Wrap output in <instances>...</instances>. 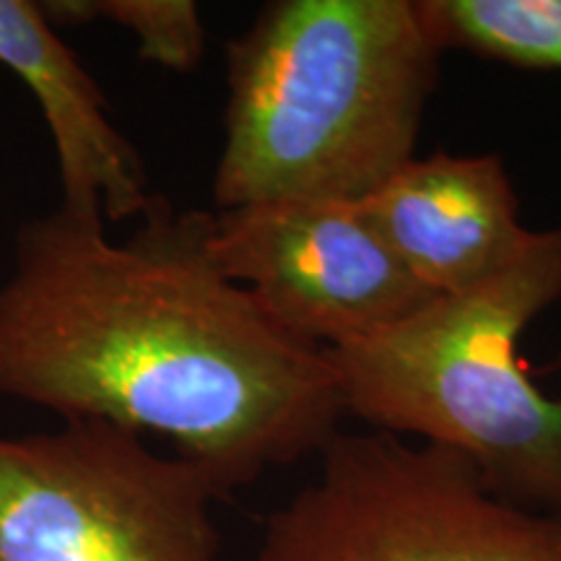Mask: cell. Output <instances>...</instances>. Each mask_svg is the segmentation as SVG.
<instances>
[{"label": "cell", "mask_w": 561, "mask_h": 561, "mask_svg": "<svg viewBox=\"0 0 561 561\" xmlns=\"http://www.w3.org/2000/svg\"><path fill=\"white\" fill-rule=\"evenodd\" d=\"M203 248L280 331L325 351L390 331L434 299L392 255L359 201L216 210L203 221Z\"/></svg>", "instance_id": "obj_6"}, {"label": "cell", "mask_w": 561, "mask_h": 561, "mask_svg": "<svg viewBox=\"0 0 561 561\" xmlns=\"http://www.w3.org/2000/svg\"><path fill=\"white\" fill-rule=\"evenodd\" d=\"M557 371H559V382H561V348H559V356H557Z\"/></svg>", "instance_id": "obj_11"}, {"label": "cell", "mask_w": 561, "mask_h": 561, "mask_svg": "<svg viewBox=\"0 0 561 561\" xmlns=\"http://www.w3.org/2000/svg\"><path fill=\"white\" fill-rule=\"evenodd\" d=\"M219 496L201 466L107 421L0 437V561H216Z\"/></svg>", "instance_id": "obj_5"}, {"label": "cell", "mask_w": 561, "mask_h": 561, "mask_svg": "<svg viewBox=\"0 0 561 561\" xmlns=\"http://www.w3.org/2000/svg\"><path fill=\"white\" fill-rule=\"evenodd\" d=\"M0 66L13 70L39 104L58 157L60 206L100 210L107 224L140 219L157 198L144 161L39 3L0 0Z\"/></svg>", "instance_id": "obj_8"}, {"label": "cell", "mask_w": 561, "mask_h": 561, "mask_svg": "<svg viewBox=\"0 0 561 561\" xmlns=\"http://www.w3.org/2000/svg\"><path fill=\"white\" fill-rule=\"evenodd\" d=\"M442 53L416 0H271L227 47L219 210L364 201L416 157Z\"/></svg>", "instance_id": "obj_2"}, {"label": "cell", "mask_w": 561, "mask_h": 561, "mask_svg": "<svg viewBox=\"0 0 561 561\" xmlns=\"http://www.w3.org/2000/svg\"><path fill=\"white\" fill-rule=\"evenodd\" d=\"M203 221L161 198L123 242L100 210L26 221L0 284V396L167 437L229 494L318 455L346 411L328 351L216 271Z\"/></svg>", "instance_id": "obj_1"}, {"label": "cell", "mask_w": 561, "mask_h": 561, "mask_svg": "<svg viewBox=\"0 0 561 561\" xmlns=\"http://www.w3.org/2000/svg\"><path fill=\"white\" fill-rule=\"evenodd\" d=\"M434 47L561 73V0H416Z\"/></svg>", "instance_id": "obj_9"}, {"label": "cell", "mask_w": 561, "mask_h": 561, "mask_svg": "<svg viewBox=\"0 0 561 561\" xmlns=\"http://www.w3.org/2000/svg\"><path fill=\"white\" fill-rule=\"evenodd\" d=\"M359 208L434 297L500 273L533 231L520 221V201L500 153L413 157Z\"/></svg>", "instance_id": "obj_7"}, {"label": "cell", "mask_w": 561, "mask_h": 561, "mask_svg": "<svg viewBox=\"0 0 561 561\" xmlns=\"http://www.w3.org/2000/svg\"><path fill=\"white\" fill-rule=\"evenodd\" d=\"M265 520L257 561H561V515L502 500L430 442L339 432Z\"/></svg>", "instance_id": "obj_4"}, {"label": "cell", "mask_w": 561, "mask_h": 561, "mask_svg": "<svg viewBox=\"0 0 561 561\" xmlns=\"http://www.w3.org/2000/svg\"><path fill=\"white\" fill-rule=\"evenodd\" d=\"M60 13L66 26L112 21L136 37L140 58L178 73L198 66L206 50V26L193 0H66Z\"/></svg>", "instance_id": "obj_10"}, {"label": "cell", "mask_w": 561, "mask_h": 561, "mask_svg": "<svg viewBox=\"0 0 561 561\" xmlns=\"http://www.w3.org/2000/svg\"><path fill=\"white\" fill-rule=\"evenodd\" d=\"M561 299V224L500 273L426 301L390 331L331 348L343 411L473 462L502 500L561 515V401L530 380L525 331Z\"/></svg>", "instance_id": "obj_3"}]
</instances>
